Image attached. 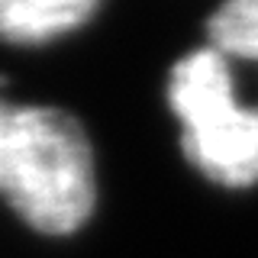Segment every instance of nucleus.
Wrapping results in <instances>:
<instances>
[{"label": "nucleus", "mask_w": 258, "mask_h": 258, "mask_svg": "<svg viewBox=\"0 0 258 258\" xmlns=\"http://www.w3.org/2000/svg\"><path fill=\"white\" fill-rule=\"evenodd\" d=\"M207 45L236 64H258V0H226L207 20Z\"/></svg>", "instance_id": "obj_4"}, {"label": "nucleus", "mask_w": 258, "mask_h": 258, "mask_svg": "<svg viewBox=\"0 0 258 258\" xmlns=\"http://www.w3.org/2000/svg\"><path fill=\"white\" fill-rule=\"evenodd\" d=\"M103 0H0V39L13 45H45L81 29Z\"/></svg>", "instance_id": "obj_3"}, {"label": "nucleus", "mask_w": 258, "mask_h": 258, "mask_svg": "<svg viewBox=\"0 0 258 258\" xmlns=\"http://www.w3.org/2000/svg\"><path fill=\"white\" fill-rule=\"evenodd\" d=\"M0 197L45 236H71L91 220L97 165L78 116L0 97Z\"/></svg>", "instance_id": "obj_1"}, {"label": "nucleus", "mask_w": 258, "mask_h": 258, "mask_svg": "<svg viewBox=\"0 0 258 258\" xmlns=\"http://www.w3.org/2000/svg\"><path fill=\"white\" fill-rule=\"evenodd\" d=\"M165 97L181 123V152L207 181L258 184V100L242 94L236 64L200 45L174 61Z\"/></svg>", "instance_id": "obj_2"}]
</instances>
